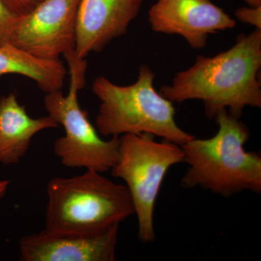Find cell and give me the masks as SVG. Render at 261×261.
<instances>
[{
  "mask_svg": "<svg viewBox=\"0 0 261 261\" xmlns=\"http://www.w3.org/2000/svg\"><path fill=\"white\" fill-rule=\"evenodd\" d=\"M81 0H42L18 16L9 42L33 56L59 59L75 50Z\"/></svg>",
  "mask_w": 261,
  "mask_h": 261,
  "instance_id": "52a82bcc",
  "label": "cell"
},
{
  "mask_svg": "<svg viewBox=\"0 0 261 261\" xmlns=\"http://www.w3.org/2000/svg\"><path fill=\"white\" fill-rule=\"evenodd\" d=\"M8 74L31 79L47 94L61 90L67 70L60 59H42L8 42L0 45V77Z\"/></svg>",
  "mask_w": 261,
  "mask_h": 261,
  "instance_id": "7c38bea8",
  "label": "cell"
},
{
  "mask_svg": "<svg viewBox=\"0 0 261 261\" xmlns=\"http://www.w3.org/2000/svg\"><path fill=\"white\" fill-rule=\"evenodd\" d=\"M46 230L56 232L102 231L135 214L126 185L87 170L73 177L53 178L47 185Z\"/></svg>",
  "mask_w": 261,
  "mask_h": 261,
  "instance_id": "277c9868",
  "label": "cell"
},
{
  "mask_svg": "<svg viewBox=\"0 0 261 261\" xmlns=\"http://www.w3.org/2000/svg\"><path fill=\"white\" fill-rule=\"evenodd\" d=\"M63 56L70 70L68 93L65 96L61 90L55 91L46 94L44 99L48 115L64 128L65 135L55 142V154L65 167L101 173L111 171L118 159L120 137L104 140L98 135L88 113L79 103V91L85 85L87 61L79 58L75 50Z\"/></svg>",
  "mask_w": 261,
  "mask_h": 261,
  "instance_id": "5b68a950",
  "label": "cell"
},
{
  "mask_svg": "<svg viewBox=\"0 0 261 261\" xmlns=\"http://www.w3.org/2000/svg\"><path fill=\"white\" fill-rule=\"evenodd\" d=\"M154 78L148 65H142L130 85H117L104 76L94 80L92 92L100 102L96 126L101 135L147 134L180 146L195 137L178 126L173 102L156 90Z\"/></svg>",
  "mask_w": 261,
  "mask_h": 261,
  "instance_id": "3957f363",
  "label": "cell"
},
{
  "mask_svg": "<svg viewBox=\"0 0 261 261\" xmlns=\"http://www.w3.org/2000/svg\"><path fill=\"white\" fill-rule=\"evenodd\" d=\"M261 29L237 37L232 47L214 57L199 56L160 93L172 102L202 101L214 119L226 110L240 118L245 108L261 107Z\"/></svg>",
  "mask_w": 261,
  "mask_h": 261,
  "instance_id": "6da1fadb",
  "label": "cell"
},
{
  "mask_svg": "<svg viewBox=\"0 0 261 261\" xmlns=\"http://www.w3.org/2000/svg\"><path fill=\"white\" fill-rule=\"evenodd\" d=\"M144 0H81L75 51L85 59L128 32Z\"/></svg>",
  "mask_w": 261,
  "mask_h": 261,
  "instance_id": "30bf717a",
  "label": "cell"
},
{
  "mask_svg": "<svg viewBox=\"0 0 261 261\" xmlns=\"http://www.w3.org/2000/svg\"><path fill=\"white\" fill-rule=\"evenodd\" d=\"M148 21L153 32L181 36L195 49L205 48L211 34L237 24L211 0H157L149 10Z\"/></svg>",
  "mask_w": 261,
  "mask_h": 261,
  "instance_id": "ba28073f",
  "label": "cell"
},
{
  "mask_svg": "<svg viewBox=\"0 0 261 261\" xmlns=\"http://www.w3.org/2000/svg\"><path fill=\"white\" fill-rule=\"evenodd\" d=\"M18 15L10 10L4 0H0V45L9 42Z\"/></svg>",
  "mask_w": 261,
  "mask_h": 261,
  "instance_id": "4fadbf2b",
  "label": "cell"
},
{
  "mask_svg": "<svg viewBox=\"0 0 261 261\" xmlns=\"http://www.w3.org/2000/svg\"><path fill=\"white\" fill-rule=\"evenodd\" d=\"M9 185L10 181H8V180H2V181H0V199L6 193Z\"/></svg>",
  "mask_w": 261,
  "mask_h": 261,
  "instance_id": "2e32d148",
  "label": "cell"
},
{
  "mask_svg": "<svg viewBox=\"0 0 261 261\" xmlns=\"http://www.w3.org/2000/svg\"><path fill=\"white\" fill-rule=\"evenodd\" d=\"M59 125L48 115L39 118L29 116L15 93L0 98V163L17 164L23 159L33 137L47 128Z\"/></svg>",
  "mask_w": 261,
  "mask_h": 261,
  "instance_id": "8fae6325",
  "label": "cell"
},
{
  "mask_svg": "<svg viewBox=\"0 0 261 261\" xmlns=\"http://www.w3.org/2000/svg\"><path fill=\"white\" fill-rule=\"evenodd\" d=\"M120 224L94 232L44 231L23 237L20 260L113 261Z\"/></svg>",
  "mask_w": 261,
  "mask_h": 261,
  "instance_id": "9c48e42d",
  "label": "cell"
},
{
  "mask_svg": "<svg viewBox=\"0 0 261 261\" xmlns=\"http://www.w3.org/2000/svg\"><path fill=\"white\" fill-rule=\"evenodd\" d=\"M214 119L219 129L214 137L204 140L194 137L181 146L184 163L189 166L181 186L201 187L223 197L243 191L260 194V154L245 149L250 130L226 110L220 111Z\"/></svg>",
  "mask_w": 261,
  "mask_h": 261,
  "instance_id": "7a4b0ae2",
  "label": "cell"
},
{
  "mask_svg": "<svg viewBox=\"0 0 261 261\" xmlns=\"http://www.w3.org/2000/svg\"><path fill=\"white\" fill-rule=\"evenodd\" d=\"M154 137L121 135L118 159L111 170L113 176L126 183L138 220L139 239L144 243L155 239L154 207L163 179L170 168L185 160L181 146Z\"/></svg>",
  "mask_w": 261,
  "mask_h": 261,
  "instance_id": "8992f818",
  "label": "cell"
},
{
  "mask_svg": "<svg viewBox=\"0 0 261 261\" xmlns=\"http://www.w3.org/2000/svg\"><path fill=\"white\" fill-rule=\"evenodd\" d=\"M234 15L240 21L261 29V5L242 7L235 11Z\"/></svg>",
  "mask_w": 261,
  "mask_h": 261,
  "instance_id": "5bb4252c",
  "label": "cell"
},
{
  "mask_svg": "<svg viewBox=\"0 0 261 261\" xmlns=\"http://www.w3.org/2000/svg\"><path fill=\"white\" fill-rule=\"evenodd\" d=\"M245 3L250 6H259L261 5V0H243Z\"/></svg>",
  "mask_w": 261,
  "mask_h": 261,
  "instance_id": "e0dca14e",
  "label": "cell"
},
{
  "mask_svg": "<svg viewBox=\"0 0 261 261\" xmlns=\"http://www.w3.org/2000/svg\"><path fill=\"white\" fill-rule=\"evenodd\" d=\"M42 0H4L12 11L22 16L32 11Z\"/></svg>",
  "mask_w": 261,
  "mask_h": 261,
  "instance_id": "9a60e30c",
  "label": "cell"
}]
</instances>
